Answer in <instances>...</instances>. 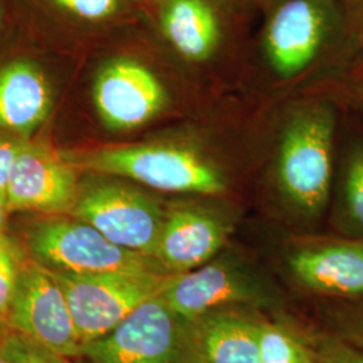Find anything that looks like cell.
Here are the masks:
<instances>
[{
    "label": "cell",
    "mask_w": 363,
    "mask_h": 363,
    "mask_svg": "<svg viewBox=\"0 0 363 363\" xmlns=\"http://www.w3.org/2000/svg\"><path fill=\"white\" fill-rule=\"evenodd\" d=\"M93 99L99 116L113 130L142 127L167 104V93L159 78L139 61L124 57L100 70Z\"/></svg>",
    "instance_id": "8"
},
{
    "label": "cell",
    "mask_w": 363,
    "mask_h": 363,
    "mask_svg": "<svg viewBox=\"0 0 363 363\" xmlns=\"http://www.w3.org/2000/svg\"><path fill=\"white\" fill-rule=\"evenodd\" d=\"M289 267L313 292L343 298L363 295V241H334L303 249L291 257Z\"/></svg>",
    "instance_id": "13"
},
{
    "label": "cell",
    "mask_w": 363,
    "mask_h": 363,
    "mask_svg": "<svg viewBox=\"0 0 363 363\" xmlns=\"http://www.w3.org/2000/svg\"><path fill=\"white\" fill-rule=\"evenodd\" d=\"M91 363H199L194 323L159 296L147 300L104 337L82 345Z\"/></svg>",
    "instance_id": "2"
},
{
    "label": "cell",
    "mask_w": 363,
    "mask_h": 363,
    "mask_svg": "<svg viewBox=\"0 0 363 363\" xmlns=\"http://www.w3.org/2000/svg\"><path fill=\"white\" fill-rule=\"evenodd\" d=\"M0 363H10L6 358H4V355L1 354V351H0Z\"/></svg>",
    "instance_id": "27"
},
{
    "label": "cell",
    "mask_w": 363,
    "mask_h": 363,
    "mask_svg": "<svg viewBox=\"0 0 363 363\" xmlns=\"http://www.w3.org/2000/svg\"><path fill=\"white\" fill-rule=\"evenodd\" d=\"M160 298L172 311L193 323L208 312L259 300V292L257 286L234 267L213 262L172 274Z\"/></svg>",
    "instance_id": "11"
},
{
    "label": "cell",
    "mask_w": 363,
    "mask_h": 363,
    "mask_svg": "<svg viewBox=\"0 0 363 363\" xmlns=\"http://www.w3.org/2000/svg\"><path fill=\"white\" fill-rule=\"evenodd\" d=\"M72 213L117 245L155 257L166 213L143 191L108 179L78 184Z\"/></svg>",
    "instance_id": "5"
},
{
    "label": "cell",
    "mask_w": 363,
    "mask_h": 363,
    "mask_svg": "<svg viewBox=\"0 0 363 363\" xmlns=\"http://www.w3.org/2000/svg\"><path fill=\"white\" fill-rule=\"evenodd\" d=\"M193 323L199 363H259V322L217 310Z\"/></svg>",
    "instance_id": "15"
},
{
    "label": "cell",
    "mask_w": 363,
    "mask_h": 363,
    "mask_svg": "<svg viewBox=\"0 0 363 363\" xmlns=\"http://www.w3.org/2000/svg\"><path fill=\"white\" fill-rule=\"evenodd\" d=\"M259 363H303L312 357L286 328L259 322Z\"/></svg>",
    "instance_id": "17"
},
{
    "label": "cell",
    "mask_w": 363,
    "mask_h": 363,
    "mask_svg": "<svg viewBox=\"0 0 363 363\" xmlns=\"http://www.w3.org/2000/svg\"><path fill=\"white\" fill-rule=\"evenodd\" d=\"M303 363H323L322 362V361H320V362H318V361H315V359H313V358H312V357H310V358H308V359H306V361H304V362Z\"/></svg>",
    "instance_id": "26"
},
{
    "label": "cell",
    "mask_w": 363,
    "mask_h": 363,
    "mask_svg": "<svg viewBox=\"0 0 363 363\" xmlns=\"http://www.w3.org/2000/svg\"><path fill=\"white\" fill-rule=\"evenodd\" d=\"M74 166L42 144L27 142L13 164L6 201L9 211L72 210L78 193Z\"/></svg>",
    "instance_id": "10"
},
{
    "label": "cell",
    "mask_w": 363,
    "mask_h": 363,
    "mask_svg": "<svg viewBox=\"0 0 363 363\" xmlns=\"http://www.w3.org/2000/svg\"><path fill=\"white\" fill-rule=\"evenodd\" d=\"M64 157L72 164L104 175L130 178L167 193L216 195L226 189L218 169L193 150L179 145L138 144Z\"/></svg>",
    "instance_id": "1"
},
{
    "label": "cell",
    "mask_w": 363,
    "mask_h": 363,
    "mask_svg": "<svg viewBox=\"0 0 363 363\" xmlns=\"http://www.w3.org/2000/svg\"><path fill=\"white\" fill-rule=\"evenodd\" d=\"M0 351L10 363H67V359L46 349L23 334L3 327L0 331Z\"/></svg>",
    "instance_id": "19"
},
{
    "label": "cell",
    "mask_w": 363,
    "mask_h": 363,
    "mask_svg": "<svg viewBox=\"0 0 363 363\" xmlns=\"http://www.w3.org/2000/svg\"><path fill=\"white\" fill-rule=\"evenodd\" d=\"M9 206H7V201H6V195L0 194V235L3 234V228L6 223V217H7Z\"/></svg>",
    "instance_id": "24"
},
{
    "label": "cell",
    "mask_w": 363,
    "mask_h": 363,
    "mask_svg": "<svg viewBox=\"0 0 363 363\" xmlns=\"http://www.w3.org/2000/svg\"><path fill=\"white\" fill-rule=\"evenodd\" d=\"M26 143L23 138L0 135V194L6 195L13 164Z\"/></svg>",
    "instance_id": "22"
},
{
    "label": "cell",
    "mask_w": 363,
    "mask_h": 363,
    "mask_svg": "<svg viewBox=\"0 0 363 363\" xmlns=\"http://www.w3.org/2000/svg\"><path fill=\"white\" fill-rule=\"evenodd\" d=\"M334 21L333 0H286L271 16L265 50L283 77L303 72L320 52Z\"/></svg>",
    "instance_id": "9"
},
{
    "label": "cell",
    "mask_w": 363,
    "mask_h": 363,
    "mask_svg": "<svg viewBox=\"0 0 363 363\" xmlns=\"http://www.w3.org/2000/svg\"><path fill=\"white\" fill-rule=\"evenodd\" d=\"M22 261L18 249L4 234L0 235V325H7Z\"/></svg>",
    "instance_id": "20"
},
{
    "label": "cell",
    "mask_w": 363,
    "mask_h": 363,
    "mask_svg": "<svg viewBox=\"0 0 363 363\" xmlns=\"http://www.w3.org/2000/svg\"><path fill=\"white\" fill-rule=\"evenodd\" d=\"M159 22L164 38L189 61H206L220 43V19L208 0H164Z\"/></svg>",
    "instance_id": "16"
},
{
    "label": "cell",
    "mask_w": 363,
    "mask_h": 363,
    "mask_svg": "<svg viewBox=\"0 0 363 363\" xmlns=\"http://www.w3.org/2000/svg\"><path fill=\"white\" fill-rule=\"evenodd\" d=\"M4 18H6V7H4V3L0 0V30L4 23Z\"/></svg>",
    "instance_id": "25"
},
{
    "label": "cell",
    "mask_w": 363,
    "mask_h": 363,
    "mask_svg": "<svg viewBox=\"0 0 363 363\" xmlns=\"http://www.w3.org/2000/svg\"><path fill=\"white\" fill-rule=\"evenodd\" d=\"M26 247L34 261L57 272L169 273L155 257L117 245L78 218L39 220L27 230Z\"/></svg>",
    "instance_id": "3"
},
{
    "label": "cell",
    "mask_w": 363,
    "mask_h": 363,
    "mask_svg": "<svg viewBox=\"0 0 363 363\" xmlns=\"http://www.w3.org/2000/svg\"><path fill=\"white\" fill-rule=\"evenodd\" d=\"M55 13L79 23H103L124 9L125 0H42Z\"/></svg>",
    "instance_id": "18"
},
{
    "label": "cell",
    "mask_w": 363,
    "mask_h": 363,
    "mask_svg": "<svg viewBox=\"0 0 363 363\" xmlns=\"http://www.w3.org/2000/svg\"><path fill=\"white\" fill-rule=\"evenodd\" d=\"M7 325L66 359L82 355L64 289L34 259L22 264Z\"/></svg>",
    "instance_id": "7"
},
{
    "label": "cell",
    "mask_w": 363,
    "mask_h": 363,
    "mask_svg": "<svg viewBox=\"0 0 363 363\" xmlns=\"http://www.w3.org/2000/svg\"><path fill=\"white\" fill-rule=\"evenodd\" d=\"M345 189L351 220L363 230V152L351 160Z\"/></svg>",
    "instance_id": "21"
},
{
    "label": "cell",
    "mask_w": 363,
    "mask_h": 363,
    "mask_svg": "<svg viewBox=\"0 0 363 363\" xmlns=\"http://www.w3.org/2000/svg\"><path fill=\"white\" fill-rule=\"evenodd\" d=\"M52 272L65 292L82 345L104 337L139 306L162 295L174 274Z\"/></svg>",
    "instance_id": "4"
},
{
    "label": "cell",
    "mask_w": 363,
    "mask_h": 363,
    "mask_svg": "<svg viewBox=\"0 0 363 363\" xmlns=\"http://www.w3.org/2000/svg\"><path fill=\"white\" fill-rule=\"evenodd\" d=\"M323 363H363V351L343 345H330L325 351Z\"/></svg>",
    "instance_id": "23"
},
{
    "label": "cell",
    "mask_w": 363,
    "mask_h": 363,
    "mask_svg": "<svg viewBox=\"0 0 363 363\" xmlns=\"http://www.w3.org/2000/svg\"><path fill=\"white\" fill-rule=\"evenodd\" d=\"M333 133V115L325 109H312L294 118L280 145V186L294 203L310 214L320 211L330 194Z\"/></svg>",
    "instance_id": "6"
},
{
    "label": "cell",
    "mask_w": 363,
    "mask_h": 363,
    "mask_svg": "<svg viewBox=\"0 0 363 363\" xmlns=\"http://www.w3.org/2000/svg\"><path fill=\"white\" fill-rule=\"evenodd\" d=\"M67 363H85V362H79V361H72V359H67Z\"/></svg>",
    "instance_id": "28"
},
{
    "label": "cell",
    "mask_w": 363,
    "mask_h": 363,
    "mask_svg": "<svg viewBox=\"0 0 363 363\" xmlns=\"http://www.w3.org/2000/svg\"><path fill=\"white\" fill-rule=\"evenodd\" d=\"M3 327H6V325H0V331H1V330H3Z\"/></svg>",
    "instance_id": "29"
},
{
    "label": "cell",
    "mask_w": 363,
    "mask_h": 363,
    "mask_svg": "<svg viewBox=\"0 0 363 363\" xmlns=\"http://www.w3.org/2000/svg\"><path fill=\"white\" fill-rule=\"evenodd\" d=\"M52 91L48 78L30 61L0 69V130L27 138L49 116Z\"/></svg>",
    "instance_id": "14"
},
{
    "label": "cell",
    "mask_w": 363,
    "mask_h": 363,
    "mask_svg": "<svg viewBox=\"0 0 363 363\" xmlns=\"http://www.w3.org/2000/svg\"><path fill=\"white\" fill-rule=\"evenodd\" d=\"M228 233L226 223L208 211L174 208L166 213L155 257L169 273L189 272L208 264Z\"/></svg>",
    "instance_id": "12"
}]
</instances>
